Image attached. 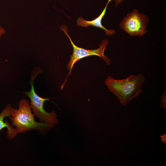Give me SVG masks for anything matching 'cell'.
<instances>
[{"label":"cell","instance_id":"5b68a950","mask_svg":"<svg viewBox=\"0 0 166 166\" xmlns=\"http://www.w3.org/2000/svg\"><path fill=\"white\" fill-rule=\"evenodd\" d=\"M148 22L147 15L140 13L138 10L135 9L123 19L119 26L131 37H142L148 32L147 26Z\"/></svg>","mask_w":166,"mask_h":166},{"label":"cell","instance_id":"3957f363","mask_svg":"<svg viewBox=\"0 0 166 166\" xmlns=\"http://www.w3.org/2000/svg\"><path fill=\"white\" fill-rule=\"evenodd\" d=\"M42 72L40 67H37L32 71L30 80L31 89L30 91L24 92L23 93L30 99V106L34 116L39 119L40 122L54 125L58 122L56 112L52 110L50 112H47L44 109L45 102L49 101L50 98H45L40 97L36 93L34 89V81L37 75Z\"/></svg>","mask_w":166,"mask_h":166},{"label":"cell","instance_id":"277c9868","mask_svg":"<svg viewBox=\"0 0 166 166\" xmlns=\"http://www.w3.org/2000/svg\"><path fill=\"white\" fill-rule=\"evenodd\" d=\"M60 29L63 31L68 37L73 47V54L70 56V60L66 66L69 71L64 82L61 87V89H63L68 77L70 75L74 65L77 61L81 59L90 56L96 55L103 59L107 65H110V59L104 54L106 47L109 43V41L107 39H105L102 41L98 48L93 50H87L77 47L74 44L67 33V28L65 25L61 26L60 27Z\"/></svg>","mask_w":166,"mask_h":166},{"label":"cell","instance_id":"7a4b0ae2","mask_svg":"<svg viewBox=\"0 0 166 166\" xmlns=\"http://www.w3.org/2000/svg\"><path fill=\"white\" fill-rule=\"evenodd\" d=\"M32 112L30 103L26 98L20 100L18 109L11 108L10 118L12 126L16 127L18 134L34 129L45 131L54 126L53 125L36 121Z\"/></svg>","mask_w":166,"mask_h":166},{"label":"cell","instance_id":"6da1fadb","mask_svg":"<svg viewBox=\"0 0 166 166\" xmlns=\"http://www.w3.org/2000/svg\"><path fill=\"white\" fill-rule=\"evenodd\" d=\"M145 81L141 74L131 75L123 79L117 80L112 76L108 77L105 84L110 92L118 98L121 104L126 105L142 92L141 85Z\"/></svg>","mask_w":166,"mask_h":166},{"label":"cell","instance_id":"30bf717a","mask_svg":"<svg viewBox=\"0 0 166 166\" xmlns=\"http://www.w3.org/2000/svg\"><path fill=\"white\" fill-rule=\"evenodd\" d=\"M162 142L164 144L166 143V134H164L160 136Z\"/></svg>","mask_w":166,"mask_h":166},{"label":"cell","instance_id":"9c48e42d","mask_svg":"<svg viewBox=\"0 0 166 166\" xmlns=\"http://www.w3.org/2000/svg\"><path fill=\"white\" fill-rule=\"evenodd\" d=\"M6 33L5 29L0 25V38L3 35Z\"/></svg>","mask_w":166,"mask_h":166},{"label":"cell","instance_id":"52a82bcc","mask_svg":"<svg viewBox=\"0 0 166 166\" xmlns=\"http://www.w3.org/2000/svg\"><path fill=\"white\" fill-rule=\"evenodd\" d=\"M12 108L11 105L8 104L0 113V132L3 128H6L7 137L10 140L14 138L18 134L16 128H13L12 125L7 121H4L5 117H10Z\"/></svg>","mask_w":166,"mask_h":166},{"label":"cell","instance_id":"ba28073f","mask_svg":"<svg viewBox=\"0 0 166 166\" xmlns=\"http://www.w3.org/2000/svg\"><path fill=\"white\" fill-rule=\"evenodd\" d=\"M160 106L166 109V91H164L163 95L161 96Z\"/></svg>","mask_w":166,"mask_h":166},{"label":"cell","instance_id":"8992f818","mask_svg":"<svg viewBox=\"0 0 166 166\" xmlns=\"http://www.w3.org/2000/svg\"><path fill=\"white\" fill-rule=\"evenodd\" d=\"M111 1L110 0H108L101 13L99 16L94 20L88 21L85 20L81 17H79L77 21V25L83 27L93 26L103 29L105 30L106 34L108 36H111L114 34L115 33V31L113 29L110 30L106 29L102 25L101 23L102 19L106 13L108 6Z\"/></svg>","mask_w":166,"mask_h":166},{"label":"cell","instance_id":"8fae6325","mask_svg":"<svg viewBox=\"0 0 166 166\" xmlns=\"http://www.w3.org/2000/svg\"><path fill=\"white\" fill-rule=\"evenodd\" d=\"M116 1V6H117L119 3L122 2L123 0H115Z\"/></svg>","mask_w":166,"mask_h":166}]
</instances>
